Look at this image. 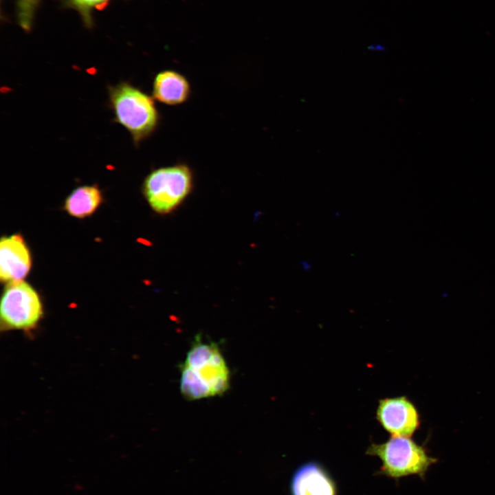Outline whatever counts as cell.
Instances as JSON below:
<instances>
[{
  "instance_id": "52a82bcc",
  "label": "cell",
  "mask_w": 495,
  "mask_h": 495,
  "mask_svg": "<svg viewBox=\"0 0 495 495\" xmlns=\"http://www.w3.org/2000/svg\"><path fill=\"white\" fill-rule=\"evenodd\" d=\"M32 261L29 249L18 234L3 236L0 241V278L6 283L22 280L28 274Z\"/></svg>"
},
{
  "instance_id": "9c48e42d",
  "label": "cell",
  "mask_w": 495,
  "mask_h": 495,
  "mask_svg": "<svg viewBox=\"0 0 495 495\" xmlns=\"http://www.w3.org/2000/svg\"><path fill=\"white\" fill-rule=\"evenodd\" d=\"M153 98L168 106H178L186 102L192 94L188 78L177 71L166 69L155 76Z\"/></svg>"
},
{
  "instance_id": "7c38bea8",
  "label": "cell",
  "mask_w": 495,
  "mask_h": 495,
  "mask_svg": "<svg viewBox=\"0 0 495 495\" xmlns=\"http://www.w3.org/2000/svg\"><path fill=\"white\" fill-rule=\"evenodd\" d=\"M39 0H16L17 18L20 26L25 31L32 27Z\"/></svg>"
},
{
  "instance_id": "5b68a950",
  "label": "cell",
  "mask_w": 495,
  "mask_h": 495,
  "mask_svg": "<svg viewBox=\"0 0 495 495\" xmlns=\"http://www.w3.org/2000/svg\"><path fill=\"white\" fill-rule=\"evenodd\" d=\"M43 316V307L37 292L22 280L7 283L1 296L0 324L2 331L36 329Z\"/></svg>"
},
{
  "instance_id": "8fae6325",
  "label": "cell",
  "mask_w": 495,
  "mask_h": 495,
  "mask_svg": "<svg viewBox=\"0 0 495 495\" xmlns=\"http://www.w3.org/2000/svg\"><path fill=\"white\" fill-rule=\"evenodd\" d=\"M110 0H67L66 5L76 10L87 27L93 24L91 12L103 8Z\"/></svg>"
},
{
  "instance_id": "7a4b0ae2",
  "label": "cell",
  "mask_w": 495,
  "mask_h": 495,
  "mask_svg": "<svg viewBox=\"0 0 495 495\" xmlns=\"http://www.w3.org/2000/svg\"><path fill=\"white\" fill-rule=\"evenodd\" d=\"M116 120L131 133L135 143L150 137L157 129L160 115L154 98L125 82L109 88Z\"/></svg>"
},
{
  "instance_id": "8992f818",
  "label": "cell",
  "mask_w": 495,
  "mask_h": 495,
  "mask_svg": "<svg viewBox=\"0 0 495 495\" xmlns=\"http://www.w3.org/2000/svg\"><path fill=\"white\" fill-rule=\"evenodd\" d=\"M376 419L391 436L411 437L421 424L417 407L406 396L380 399Z\"/></svg>"
},
{
  "instance_id": "277c9868",
  "label": "cell",
  "mask_w": 495,
  "mask_h": 495,
  "mask_svg": "<svg viewBox=\"0 0 495 495\" xmlns=\"http://www.w3.org/2000/svg\"><path fill=\"white\" fill-rule=\"evenodd\" d=\"M193 187L192 168L180 162L152 170L143 182L142 192L150 207L157 213L165 214L182 204Z\"/></svg>"
},
{
  "instance_id": "30bf717a",
  "label": "cell",
  "mask_w": 495,
  "mask_h": 495,
  "mask_svg": "<svg viewBox=\"0 0 495 495\" xmlns=\"http://www.w3.org/2000/svg\"><path fill=\"white\" fill-rule=\"evenodd\" d=\"M102 200V193L97 186H79L66 198L65 209L72 217L85 218L97 210Z\"/></svg>"
},
{
  "instance_id": "6da1fadb",
  "label": "cell",
  "mask_w": 495,
  "mask_h": 495,
  "mask_svg": "<svg viewBox=\"0 0 495 495\" xmlns=\"http://www.w3.org/2000/svg\"><path fill=\"white\" fill-rule=\"evenodd\" d=\"M230 371L219 347L197 336L181 366L180 390L188 400L224 393L230 386Z\"/></svg>"
},
{
  "instance_id": "ba28073f",
  "label": "cell",
  "mask_w": 495,
  "mask_h": 495,
  "mask_svg": "<svg viewBox=\"0 0 495 495\" xmlns=\"http://www.w3.org/2000/svg\"><path fill=\"white\" fill-rule=\"evenodd\" d=\"M291 495H337L336 483L319 463L311 461L300 466L292 477Z\"/></svg>"
},
{
  "instance_id": "3957f363",
  "label": "cell",
  "mask_w": 495,
  "mask_h": 495,
  "mask_svg": "<svg viewBox=\"0 0 495 495\" xmlns=\"http://www.w3.org/2000/svg\"><path fill=\"white\" fill-rule=\"evenodd\" d=\"M366 454L381 460L382 465L376 474L395 480L410 475L424 479L430 467L437 462L424 446L403 436H391L381 443H372Z\"/></svg>"
}]
</instances>
